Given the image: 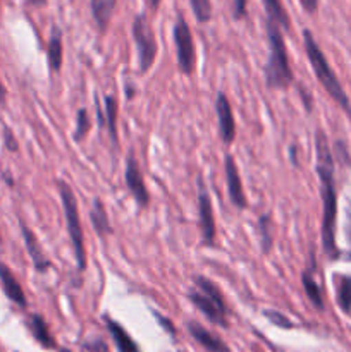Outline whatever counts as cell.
Listing matches in <instances>:
<instances>
[{"label":"cell","mask_w":351,"mask_h":352,"mask_svg":"<svg viewBox=\"0 0 351 352\" xmlns=\"http://www.w3.org/2000/svg\"><path fill=\"white\" fill-rule=\"evenodd\" d=\"M336 162L332 157L327 134L317 129L315 134V172L320 182V198H322V248L329 260H337L341 254L336 244L337 222V191L334 179Z\"/></svg>","instance_id":"obj_1"},{"label":"cell","mask_w":351,"mask_h":352,"mask_svg":"<svg viewBox=\"0 0 351 352\" xmlns=\"http://www.w3.org/2000/svg\"><path fill=\"white\" fill-rule=\"evenodd\" d=\"M268 41V57L264 67L265 85L268 89H288L295 82L291 62H289L288 47H286L282 28L274 21L265 23Z\"/></svg>","instance_id":"obj_2"},{"label":"cell","mask_w":351,"mask_h":352,"mask_svg":"<svg viewBox=\"0 0 351 352\" xmlns=\"http://www.w3.org/2000/svg\"><path fill=\"white\" fill-rule=\"evenodd\" d=\"M303 45H305L306 57H308L310 65H312L313 74L319 79L322 88L326 89L327 95H329L330 98H332L334 102L351 117L350 96L344 91L343 85H341V81L337 79L336 72L332 71L329 60H327V57L323 55L322 48L319 47L315 36H313V33L310 30H303Z\"/></svg>","instance_id":"obj_3"},{"label":"cell","mask_w":351,"mask_h":352,"mask_svg":"<svg viewBox=\"0 0 351 352\" xmlns=\"http://www.w3.org/2000/svg\"><path fill=\"white\" fill-rule=\"evenodd\" d=\"M195 287L188 292V299L210 323L219 325L222 329L229 327L227 322V305L224 301V296L220 289L213 284L210 278L203 275H195L193 277Z\"/></svg>","instance_id":"obj_4"},{"label":"cell","mask_w":351,"mask_h":352,"mask_svg":"<svg viewBox=\"0 0 351 352\" xmlns=\"http://www.w3.org/2000/svg\"><path fill=\"white\" fill-rule=\"evenodd\" d=\"M57 188H58V196H61V201H62V208H64L65 229H67L69 241H71L72 251H74L76 268H78V272H85L86 248H85V234H83L81 219H79L78 199H76V195L74 191H72V188L64 181V179H58Z\"/></svg>","instance_id":"obj_5"},{"label":"cell","mask_w":351,"mask_h":352,"mask_svg":"<svg viewBox=\"0 0 351 352\" xmlns=\"http://www.w3.org/2000/svg\"><path fill=\"white\" fill-rule=\"evenodd\" d=\"M131 34H133L134 47H136L138 69L141 74H147L153 67L158 52L157 38H155L153 28H151L147 14L140 12L134 16L133 24H131Z\"/></svg>","instance_id":"obj_6"},{"label":"cell","mask_w":351,"mask_h":352,"mask_svg":"<svg viewBox=\"0 0 351 352\" xmlns=\"http://www.w3.org/2000/svg\"><path fill=\"white\" fill-rule=\"evenodd\" d=\"M174 45H176V62L182 74L189 76L195 72L196 67V47L193 40L191 28L181 12L178 14L174 23Z\"/></svg>","instance_id":"obj_7"},{"label":"cell","mask_w":351,"mask_h":352,"mask_svg":"<svg viewBox=\"0 0 351 352\" xmlns=\"http://www.w3.org/2000/svg\"><path fill=\"white\" fill-rule=\"evenodd\" d=\"M196 186H198L196 201H198V226L200 234H202V246L213 248L217 241V223L215 217H213L212 199H210L209 189H206L203 177H198Z\"/></svg>","instance_id":"obj_8"},{"label":"cell","mask_w":351,"mask_h":352,"mask_svg":"<svg viewBox=\"0 0 351 352\" xmlns=\"http://www.w3.org/2000/svg\"><path fill=\"white\" fill-rule=\"evenodd\" d=\"M124 182H126L127 189H129L131 196L134 198V203L138 208L147 210L150 206V192H148L147 184H145V177L141 174L140 164L134 150L131 148L126 155V170H124Z\"/></svg>","instance_id":"obj_9"},{"label":"cell","mask_w":351,"mask_h":352,"mask_svg":"<svg viewBox=\"0 0 351 352\" xmlns=\"http://www.w3.org/2000/svg\"><path fill=\"white\" fill-rule=\"evenodd\" d=\"M215 113H217V133L220 141L226 146H231L236 140V119H234L233 107L226 93L219 91L215 96Z\"/></svg>","instance_id":"obj_10"},{"label":"cell","mask_w":351,"mask_h":352,"mask_svg":"<svg viewBox=\"0 0 351 352\" xmlns=\"http://www.w3.org/2000/svg\"><path fill=\"white\" fill-rule=\"evenodd\" d=\"M224 172H226L227 195H229L231 203H233V206H236L237 210H246V192H244L243 181H241L240 170H237L236 160H234V157L231 153H227L226 158H224Z\"/></svg>","instance_id":"obj_11"},{"label":"cell","mask_w":351,"mask_h":352,"mask_svg":"<svg viewBox=\"0 0 351 352\" xmlns=\"http://www.w3.org/2000/svg\"><path fill=\"white\" fill-rule=\"evenodd\" d=\"M19 227H21V234H23V239H24V248H26L28 254H30L31 263H33L34 270H36V274H41V275L47 274V272L52 268V261L48 260V256L45 254L40 241H38V237L34 236L33 230H31L30 227L23 222V220H19Z\"/></svg>","instance_id":"obj_12"},{"label":"cell","mask_w":351,"mask_h":352,"mask_svg":"<svg viewBox=\"0 0 351 352\" xmlns=\"http://www.w3.org/2000/svg\"><path fill=\"white\" fill-rule=\"evenodd\" d=\"M0 287H2V292L10 302H14V305L23 309L28 308L26 294H24L19 280L3 261H0Z\"/></svg>","instance_id":"obj_13"},{"label":"cell","mask_w":351,"mask_h":352,"mask_svg":"<svg viewBox=\"0 0 351 352\" xmlns=\"http://www.w3.org/2000/svg\"><path fill=\"white\" fill-rule=\"evenodd\" d=\"M186 329H188L189 336H191L206 352H231L227 344L224 342L219 336H215V333H212L210 330H206L205 327L200 325L198 322H188L186 323Z\"/></svg>","instance_id":"obj_14"},{"label":"cell","mask_w":351,"mask_h":352,"mask_svg":"<svg viewBox=\"0 0 351 352\" xmlns=\"http://www.w3.org/2000/svg\"><path fill=\"white\" fill-rule=\"evenodd\" d=\"M47 64L50 72L58 74L64 64V34L58 26H52L47 43Z\"/></svg>","instance_id":"obj_15"},{"label":"cell","mask_w":351,"mask_h":352,"mask_svg":"<svg viewBox=\"0 0 351 352\" xmlns=\"http://www.w3.org/2000/svg\"><path fill=\"white\" fill-rule=\"evenodd\" d=\"M103 323H105L107 330H109L110 337H112L114 344H116L117 351L119 352H141L140 346L136 344V340L127 333V330L120 325L119 322L112 318L109 315H103Z\"/></svg>","instance_id":"obj_16"},{"label":"cell","mask_w":351,"mask_h":352,"mask_svg":"<svg viewBox=\"0 0 351 352\" xmlns=\"http://www.w3.org/2000/svg\"><path fill=\"white\" fill-rule=\"evenodd\" d=\"M89 222H92L93 230L96 232V236L105 239V237L112 236L114 229L112 223H110L109 213H107L105 205H103L102 199L96 196L92 201V208H89Z\"/></svg>","instance_id":"obj_17"},{"label":"cell","mask_w":351,"mask_h":352,"mask_svg":"<svg viewBox=\"0 0 351 352\" xmlns=\"http://www.w3.org/2000/svg\"><path fill=\"white\" fill-rule=\"evenodd\" d=\"M89 7H92V16L96 24V30L100 34H105L114 12H116L117 0H89Z\"/></svg>","instance_id":"obj_18"},{"label":"cell","mask_w":351,"mask_h":352,"mask_svg":"<svg viewBox=\"0 0 351 352\" xmlns=\"http://www.w3.org/2000/svg\"><path fill=\"white\" fill-rule=\"evenodd\" d=\"M26 323L33 339L36 340L43 349H57V342H55L54 336L50 333V329H48L43 316L38 315V313H33V315L28 316Z\"/></svg>","instance_id":"obj_19"},{"label":"cell","mask_w":351,"mask_h":352,"mask_svg":"<svg viewBox=\"0 0 351 352\" xmlns=\"http://www.w3.org/2000/svg\"><path fill=\"white\" fill-rule=\"evenodd\" d=\"M313 268H315V254L312 253V256H310V265L308 267L303 270L301 274V285H303V291H305L306 298L310 299V302H312L313 306H315L319 311H322L323 309V299H322V291H320L319 284H317L315 277H313Z\"/></svg>","instance_id":"obj_20"},{"label":"cell","mask_w":351,"mask_h":352,"mask_svg":"<svg viewBox=\"0 0 351 352\" xmlns=\"http://www.w3.org/2000/svg\"><path fill=\"white\" fill-rule=\"evenodd\" d=\"M103 113H105V127L110 144L114 150L119 148V133H117V117H119V103L114 95L103 96Z\"/></svg>","instance_id":"obj_21"},{"label":"cell","mask_w":351,"mask_h":352,"mask_svg":"<svg viewBox=\"0 0 351 352\" xmlns=\"http://www.w3.org/2000/svg\"><path fill=\"white\" fill-rule=\"evenodd\" d=\"M272 215L270 213H264V215L258 217L257 222V236H258V244H260L262 254H268L274 248V232H272Z\"/></svg>","instance_id":"obj_22"},{"label":"cell","mask_w":351,"mask_h":352,"mask_svg":"<svg viewBox=\"0 0 351 352\" xmlns=\"http://www.w3.org/2000/svg\"><path fill=\"white\" fill-rule=\"evenodd\" d=\"M334 284L341 311L344 315H351V275H334Z\"/></svg>","instance_id":"obj_23"},{"label":"cell","mask_w":351,"mask_h":352,"mask_svg":"<svg viewBox=\"0 0 351 352\" xmlns=\"http://www.w3.org/2000/svg\"><path fill=\"white\" fill-rule=\"evenodd\" d=\"M262 3H264L265 12H267V19L277 23L282 30H291V17H289L282 0H262Z\"/></svg>","instance_id":"obj_24"},{"label":"cell","mask_w":351,"mask_h":352,"mask_svg":"<svg viewBox=\"0 0 351 352\" xmlns=\"http://www.w3.org/2000/svg\"><path fill=\"white\" fill-rule=\"evenodd\" d=\"M89 129H92V119H89L88 116V110L79 109L78 112H76V126L74 131H72V140H74L76 143H79V141L85 140L86 134L89 133Z\"/></svg>","instance_id":"obj_25"},{"label":"cell","mask_w":351,"mask_h":352,"mask_svg":"<svg viewBox=\"0 0 351 352\" xmlns=\"http://www.w3.org/2000/svg\"><path fill=\"white\" fill-rule=\"evenodd\" d=\"M189 7L200 24H206L212 19V2L210 0H189Z\"/></svg>","instance_id":"obj_26"},{"label":"cell","mask_w":351,"mask_h":352,"mask_svg":"<svg viewBox=\"0 0 351 352\" xmlns=\"http://www.w3.org/2000/svg\"><path fill=\"white\" fill-rule=\"evenodd\" d=\"M264 316L272 323V325L279 327V329H284V330H291L295 329V323L281 311H275V309H265Z\"/></svg>","instance_id":"obj_27"},{"label":"cell","mask_w":351,"mask_h":352,"mask_svg":"<svg viewBox=\"0 0 351 352\" xmlns=\"http://www.w3.org/2000/svg\"><path fill=\"white\" fill-rule=\"evenodd\" d=\"M332 157H334V162H339V164H343V165H350V167H351L350 151H348L346 144H344L343 141L337 140L336 143H334Z\"/></svg>","instance_id":"obj_28"},{"label":"cell","mask_w":351,"mask_h":352,"mask_svg":"<svg viewBox=\"0 0 351 352\" xmlns=\"http://www.w3.org/2000/svg\"><path fill=\"white\" fill-rule=\"evenodd\" d=\"M248 16V0H231V17L243 21Z\"/></svg>","instance_id":"obj_29"},{"label":"cell","mask_w":351,"mask_h":352,"mask_svg":"<svg viewBox=\"0 0 351 352\" xmlns=\"http://www.w3.org/2000/svg\"><path fill=\"white\" fill-rule=\"evenodd\" d=\"M344 237L348 244V260H351V201L346 206V220H344Z\"/></svg>","instance_id":"obj_30"},{"label":"cell","mask_w":351,"mask_h":352,"mask_svg":"<svg viewBox=\"0 0 351 352\" xmlns=\"http://www.w3.org/2000/svg\"><path fill=\"white\" fill-rule=\"evenodd\" d=\"M83 351L85 352H109V347L102 339H92L83 342Z\"/></svg>","instance_id":"obj_31"},{"label":"cell","mask_w":351,"mask_h":352,"mask_svg":"<svg viewBox=\"0 0 351 352\" xmlns=\"http://www.w3.org/2000/svg\"><path fill=\"white\" fill-rule=\"evenodd\" d=\"M3 146L9 151H12V153H16V151L19 150V143H17L16 136H14L12 131L7 126H3Z\"/></svg>","instance_id":"obj_32"},{"label":"cell","mask_w":351,"mask_h":352,"mask_svg":"<svg viewBox=\"0 0 351 352\" xmlns=\"http://www.w3.org/2000/svg\"><path fill=\"white\" fill-rule=\"evenodd\" d=\"M153 316H155V318H157L158 325H160L162 329L165 330V332H167V333H171L172 337L176 336V329H174V325H172V323L169 322V320L165 318V316H160V313H157V311H153Z\"/></svg>","instance_id":"obj_33"},{"label":"cell","mask_w":351,"mask_h":352,"mask_svg":"<svg viewBox=\"0 0 351 352\" xmlns=\"http://www.w3.org/2000/svg\"><path fill=\"white\" fill-rule=\"evenodd\" d=\"M298 91H299V98H301V102H303V107H305L306 112L310 113V112H312V107H313V98L308 95V91H306L303 86H299Z\"/></svg>","instance_id":"obj_34"},{"label":"cell","mask_w":351,"mask_h":352,"mask_svg":"<svg viewBox=\"0 0 351 352\" xmlns=\"http://www.w3.org/2000/svg\"><path fill=\"white\" fill-rule=\"evenodd\" d=\"M299 6L306 14H315L319 10V0H299Z\"/></svg>","instance_id":"obj_35"},{"label":"cell","mask_w":351,"mask_h":352,"mask_svg":"<svg viewBox=\"0 0 351 352\" xmlns=\"http://www.w3.org/2000/svg\"><path fill=\"white\" fill-rule=\"evenodd\" d=\"M6 102H7V88L3 86V82L0 81V107L6 105Z\"/></svg>","instance_id":"obj_36"},{"label":"cell","mask_w":351,"mask_h":352,"mask_svg":"<svg viewBox=\"0 0 351 352\" xmlns=\"http://www.w3.org/2000/svg\"><path fill=\"white\" fill-rule=\"evenodd\" d=\"M30 7H45L47 6V0H24Z\"/></svg>","instance_id":"obj_37"},{"label":"cell","mask_w":351,"mask_h":352,"mask_svg":"<svg viewBox=\"0 0 351 352\" xmlns=\"http://www.w3.org/2000/svg\"><path fill=\"white\" fill-rule=\"evenodd\" d=\"M296 151H298V148H296V146L289 148V158H291L292 165H298V158H296Z\"/></svg>","instance_id":"obj_38"},{"label":"cell","mask_w":351,"mask_h":352,"mask_svg":"<svg viewBox=\"0 0 351 352\" xmlns=\"http://www.w3.org/2000/svg\"><path fill=\"white\" fill-rule=\"evenodd\" d=\"M148 3H150V9L155 12V10H158V7H160L162 0H148Z\"/></svg>","instance_id":"obj_39"},{"label":"cell","mask_w":351,"mask_h":352,"mask_svg":"<svg viewBox=\"0 0 351 352\" xmlns=\"http://www.w3.org/2000/svg\"><path fill=\"white\" fill-rule=\"evenodd\" d=\"M58 352H72L71 349H65V347H62V349H58Z\"/></svg>","instance_id":"obj_40"},{"label":"cell","mask_w":351,"mask_h":352,"mask_svg":"<svg viewBox=\"0 0 351 352\" xmlns=\"http://www.w3.org/2000/svg\"><path fill=\"white\" fill-rule=\"evenodd\" d=\"M0 241H2V237H0Z\"/></svg>","instance_id":"obj_41"}]
</instances>
